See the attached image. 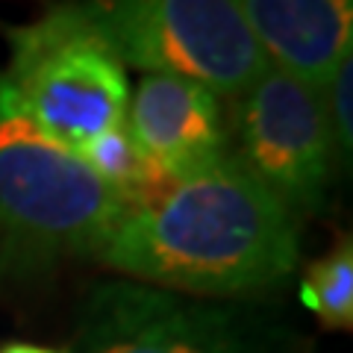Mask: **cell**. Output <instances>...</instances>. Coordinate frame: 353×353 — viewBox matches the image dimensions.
<instances>
[{"label": "cell", "mask_w": 353, "mask_h": 353, "mask_svg": "<svg viewBox=\"0 0 353 353\" xmlns=\"http://www.w3.org/2000/svg\"><path fill=\"white\" fill-rule=\"evenodd\" d=\"M0 353H71L65 347H50V345H32V341H9L0 347Z\"/></svg>", "instance_id": "obj_12"}, {"label": "cell", "mask_w": 353, "mask_h": 353, "mask_svg": "<svg viewBox=\"0 0 353 353\" xmlns=\"http://www.w3.org/2000/svg\"><path fill=\"white\" fill-rule=\"evenodd\" d=\"M301 297L330 330L353 327V245L341 236L330 253L306 268Z\"/></svg>", "instance_id": "obj_10"}, {"label": "cell", "mask_w": 353, "mask_h": 353, "mask_svg": "<svg viewBox=\"0 0 353 353\" xmlns=\"http://www.w3.org/2000/svg\"><path fill=\"white\" fill-rule=\"evenodd\" d=\"M124 121L139 148L171 180L230 157L221 97L180 77L145 74L130 88Z\"/></svg>", "instance_id": "obj_7"}, {"label": "cell", "mask_w": 353, "mask_h": 353, "mask_svg": "<svg viewBox=\"0 0 353 353\" xmlns=\"http://www.w3.org/2000/svg\"><path fill=\"white\" fill-rule=\"evenodd\" d=\"M77 153L127 206L148 201L171 183V176L139 148L127 121H118L101 136L88 139Z\"/></svg>", "instance_id": "obj_9"}, {"label": "cell", "mask_w": 353, "mask_h": 353, "mask_svg": "<svg viewBox=\"0 0 353 353\" xmlns=\"http://www.w3.org/2000/svg\"><path fill=\"white\" fill-rule=\"evenodd\" d=\"M124 209L80 153L32 124L0 74V265L41 271L94 256Z\"/></svg>", "instance_id": "obj_2"}, {"label": "cell", "mask_w": 353, "mask_h": 353, "mask_svg": "<svg viewBox=\"0 0 353 353\" xmlns=\"http://www.w3.org/2000/svg\"><path fill=\"white\" fill-rule=\"evenodd\" d=\"M3 80L39 130L68 148L124 121L130 77L112 41L85 6H53L6 30Z\"/></svg>", "instance_id": "obj_3"}, {"label": "cell", "mask_w": 353, "mask_h": 353, "mask_svg": "<svg viewBox=\"0 0 353 353\" xmlns=\"http://www.w3.org/2000/svg\"><path fill=\"white\" fill-rule=\"evenodd\" d=\"M330 132H333L336 159L350 165L353 153V53L341 59L321 85Z\"/></svg>", "instance_id": "obj_11"}, {"label": "cell", "mask_w": 353, "mask_h": 353, "mask_svg": "<svg viewBox=\"0 0 353 353\" xmlns=\"http://www.w3.org/2000/svg\"><path fill=\"white\" fill-rule=\"evenodd\" d=\"M130 68L239 97L268 68L239 0H92L85 6Z\"/></svg>", "instance_id": "obj_4"}, {"label": "cell", "mask_w": 353, "mask_h": 353, "mask_svg": "<svg viewBox=\"0 0 353 353\" xmlns=\"http://www.w3.org/2000/svg\"><path fill=\"white\" fill-rule=\"evenodd\" d=\"M239 162L285 206L321 209L333 180L336 145L321 88L265 68L236 97Z\"/></svg>", "instance_id": "obj_5"}, {"label": "cell", "mask_w": 353, "mask_h": 353, "mask_svg": "<svg viewBox=\"0 0 353 353\" xmlns=\"http://www.w3.org/2000/svg\"><path fill=\"white\" fill-rule=\"evenodd\" d=\"M297 256L294 209L233 153L127 206L94 253L132 283L197 297L271 292Z\"/></svg>", "instance_id": "obj_1"}, {"label": "cell", "mask_w": 353, "mask_h": 353, "mask_svg": "<svg viewBox=\"0 0 353 353\" xmlns=\"http://www.w3.org/2000/svg\"><path fill=\"white\" fill-rule=\"evenodd\" d=\"M77 345L80 353H250L224 309L132 280L88 294Z\"/></svg>", "instance_id": "obj_6"}, {"label": "cell", "mask_w": 353, "mask_h": 353, "mask_svg": "<svg viewBox=\"0 0 353 353\" xmlns=\"http://www.w3.org/2000/svg\"><path fill=\"white\" fill-rule=\"evenodd\" d=\"M271 68L321 88L353 53V0H239Z\"/></svg>", "instance_id": "obj_8"}]
</instances>
